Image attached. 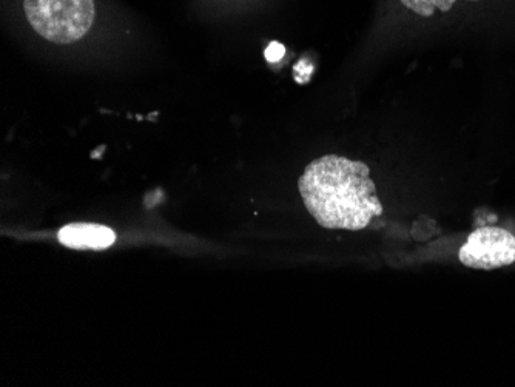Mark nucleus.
Masks as SVG:
<instances>
[{"label": "nucleus", "mask_w": 515, "mask_h": 387, "mask_svg": "<svg viewBox=\"0 0 515 387\" xmlns=\"http://www.w3.org/2000/svg\"><path fill=\"white\" fill-rule=\"evenodd\" d=\"M304 206L324 229L363 230L383 213L364 162L327 155L310 162L298 181Z\"/></svg>", "instance_id": "1"}, {"label": "nucleus", "mask_w": 515, "mask_h": 387, "mask_svg": "<svg viewBox=\"0 0 515 387\" xmlns=\"http://www.w3.org/2000/svg\"><path fill=\"white\" fill-rule=\"evenodd\" d=\"M34 31L54 44H73L84 38L95 22V0H24Z\"/></svg>", "instance_id": "2"}, {"label": "nucleus", "mask_w": 515, "mask_h": 387, "mask_svg": "<svg viewBox=\"0 0 515 387\" xmlns=\"http://www.w3.org/2000/svg\"><path fill=\"white\" fill-rule=\"evenodd\" d=\"M458 258L466 267L494 270L515 263V236L499 227H482L469 235Z\"/></svg>", "instance_id": "3"}, {"label": "nucleus", "mask_w": 515, "mask_h": 387, "mask_svg": "<svg viewBox=\"0 0 515 387\" xmlns=\"http://www.w3.org/2000/svg\"><path fill=\"white\" fill-rule=\"evenodd\" d=\"M61 244L75 250H104L113 246L116 241L115 232L99 224H68L58 235Z\"/></svg>", "instance_id": "4"}, {"label": "nucleus", "mask_w": 515, "mask_h": 387, "mask_svg": "<svg viewBox=\"0 0 515 387\" xmlns=\"http://www.w3.org/2000/svg\"><path fill=\"white\" fill-rule=\"evenodd\" d=\"M457 0H401L404 7L420 16L431 17L435 10L449 11Z\"/></svg>", "instance_id": "5"}, {"label": "nucleus", "mask_w": 515, "mask_h": 387, "mask_svg": "<svg viewBox=\"0 0 515 387\" xmlns=\"http://www.w3.org/2000/svg\"><path fill=\"white\" fill-rule=\"evenodd\" d=\"M284 54H286V48H284V45L280 44V42H272V44L267 47L266 59L267 61L272 62V64H275V62H280L281 59L284 58Z\"/></svg>", "instance_id": "6"}, {"label": "nucleus", "mask_w": 515, "mask_h": 387, "mask_svg": "<svg viewBox=\"0 0 515 387\" xmlns=\"http://www.w3.org/2000/svg\"><path fill=\"white\" fill-rule=\"evenodd\" d=\"M474 2H475V0H474Z\"/></svg>", "instance_id": "7"}]
</instances>
